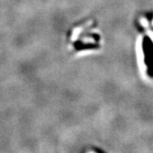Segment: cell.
Instances as JSON below:
<instances>
[{
  "mask_svg": "<svg viewBox=\"0 0 153 153\" xmlns=\"http://www.w3.org/2000/svg\"><path fill=\"white\" fill-rule=\"evenodd\" d=\"M140 52L143 66L146 72L153 77V40L148 36L142 38L140 42Z\"/></svg>",
  "mask_w": 153,
  "mask_h": 153,
  "instance_id": "cell-1",
  "label": "cell"
}]
</instances>
